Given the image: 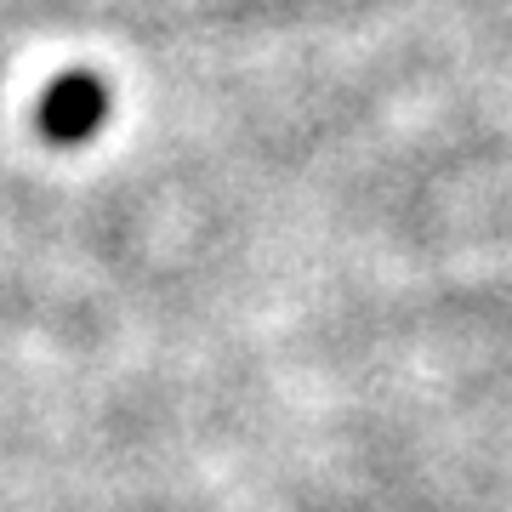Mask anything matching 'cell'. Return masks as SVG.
I'll return each instance as SVG.
<instances>
[{
  "mask_svg": "<svg viewBox=\"0 0 512 512\" xmlns=\"http://www.w3.org/2000/svg\"><path fill=\"white\" fill-rule=\"evenodd\" d=\"M109 120V86L97 74H57L40 97V131L52 143H92Z\"/></svg>",
  "mask_w": 512,
  "mask_h": 512,
  "instance_id": "cell-1",
  "label": "cell"
}]
</instances>
